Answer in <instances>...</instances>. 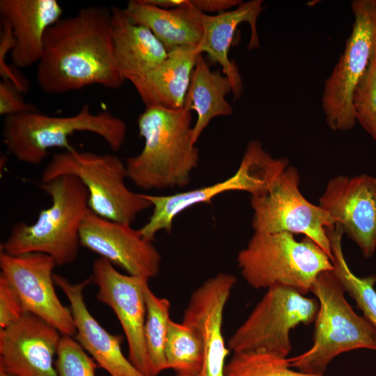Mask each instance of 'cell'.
Instances as JSON below:
<instances>
[{
  "label": "cell",
  "mask_w": 376,
  "mask_h": 376,
  "mask_svg": "<svg viewBox=\"0 0 376 376\" xmlns=\"http://www.w3.org/2000/svg\"><path fill=\"white\" fill-rule=\"evenodd\" d=\"M36 79L47 94H60L97 84L119 88L120 74L111 33V10L97 6L81 7L49 28L44 40Z\"/></svg>",
  "instance_id": "obj_1"
},
{
  "label": "cell",
  "mask_w": 376,
  "mask_h": 376,
  "mask_svg": "<svg viewBox=\"0 0 376 376\" xmlns=\"http://www.w3.org/2000/svg\"><path fill=\"white\" fill-rule=\"evenodd\" d=\"M191 118L185 107H146L137 119L144 146L139 154L126 159L127 178L144 190L187 186L199 161Z\"/></svg>",
  "instance_id": "obj_2"
},
{
  "label": "cell",
  "mask_w": 376,
  "mask_h": 376,
  "mask_svg": "<svg viewBox=\"0 0 376 376\" xmlns=\"http://www.w3.org/2000/svg\"><path fill=\"white\" fill-rule=\"evenodd\" d=\"M39 187L51 198V205L40 210L36 221L15 224L1 251L9 255L41 253L57 266L73 263L79 253V231L88 210V193L75 176L63 175Z\"/></svg>",
  "instance_id": "obj_3"
},
{
  "label": "cell",
  "mask_w": 376,
  "mask_h": 376,
  "mask_svg": "<svg viewBox=\"0 0 376 376\" xmlns=\"http://www.w3.org/2000/svg\"><path fill=\"white\" fill-rule=\"evenodd\" d=\"M79 132L97 134L113 151H118L125 141L127 125L111 112L94 113L85 104L69 116H52L38 111L6 116L2 139L8 154L19 162L38 165L53 148H73L69 138Z\"/></svg>",
  "instance_id": "obj_4"
},
{
  "label": "cell",
  "mask_w": 376,
  "mask_h": 376,
  "mask_svg": "<svg viewBox=\"0 0 376 376\" xmlns=\"http://www.w3.org/2000/svg\"><path fill=\"white\" fill-rule=\"evenodd\" d=\"M237 262L243 279L255 289L280 285L304 295L322 272L334 270L320 246L306 237L298 241L288 232L253 233Z\"/></svg>",
  "instance_id": "obj_5"
},
{
  "label": "cell",
  "mask_w": 376,
  "mask_h": 376,
  "mask_svg": "<svg viewBox=\"0 0 376 376\" xmlns=\"http://www.w3.org/2000/svg\"><path fill=\"white\" fill-rule=\"evenodd\" d=\"M311 292L319 302L313 343L307 351L288 358L291 368L324 375L331 361L342 353L358 349L376 351V329L353 310L334 270L322 272Z\"/></svg>",
  "instance_id": "obj_6"
},
{
  "label": "cell",
  "mask_w": 376,
  "mask_h": 376,
  "mask_svg": "<svg viewBox=\"0 0 376 376\" xmlns=\"http://www.w3.org/2000/svg\"><path fill=\"white\" fill-rule=\"evenodd\" d=\"M63 175L77 177L88 193V208L103 218L132 225L137 215L152 207L142 194L125 184V163L114 155H100L75 148L52 155L40 182Z\"/></svg>",
  "instance_id": "obj_7"
},
{
  "label": "cell",
  "mask_w": 376,
  "mask_h": 376,
  "mask_svg": "<svg viewBox=\"0 0 376 376\" xmlns=\"http://www.w3.org/2000/svg\"><path fill=\"white\" fill-rule=\"evenodd\" d=\"M289 166L284 157H273L258 141L248 143L236 172L224 181L170 195L142 194L152 207V214L139 231L147 240L153 242L161 230L170 233L174 219L180 213L197 204L230 191H244L251 196L264 194Z\"/></svg>",
  "instance_id": "obj_8"
},
{
  "label": "cell",
  "mask_w": 376,
  "mask_h": 376,
  "mask_svg": "<svg viewBox=\"0 0 376 376\" xmlns=\"http://www.w3.org/2000/svg\"><path fill=\"white\" fill-rule=\"evenodd\" d=\"M354 21L343 52L326 79L322 107L329 127L347 131L357 123L354 92L376 51V1L356 0L351 3Z\"/></svg>",
  "instance_id": "obj_9"
},
{
  "label": "cell",
  "mask_w": 376,
  "mask_h": 376,
  "mask_svg": "<svg viewBox=\"0 0 376 376\" xmlns=\"http://www.w3.org/2000/svg\"><path fill=\"white\" fill-rule=\"evenodd\" d=\"M318 309L317 299L290 287L272 286L230 337L228 348L233 352L257 351L287 357L292 350L291 330L315 322Z\"/></svg>",
  "instance_id": "obj_10"
},
{
  "label": "cell",
  "mask_w": 376,
  "mask_h": 376,
  "mask_svg": "<svg viewBox=\"0 0 376 376\" xmlns=\"http://www.w3.org/2000/svg\"><path fill=\"white\" fill-rule=\"evenodd\" d=\"M297 169L288 166L263 194L251 196L254 233L303 234L320 246L332 260L327 228L335 226L331 217L301 193Z\"/></svg>",
  "instance_id": "obj_11"
},
{
  "label": "cell",
  "mask_w": 376,
  "mask_h": 376,
  "mask_svg": "<svg viewBox=\"0 0 376 376\" xmlns=\"http://www.w3.org/2000/svg\"><path fill=\"white\" fill-rule=\"evenodd\" d=\"M56 266L54 259L44 253L0 252V274L18 296L24 312L44 320L62 335L72 336L76 328L71 311L63 305L54 288Z\"/></svg>",
  "instance_id": "obj_12"
},
{
  "label": "cell",
  "mask_w": 376,
  "mask_h": 376,
  "mask_svg": "<svg viewBox=\"0 0 376 376\" xmlns=\"http://www.w3.org/2000/svg\"><path fill=\"white\" fill-rule=\"evenodd\" d=\"M91 279L98 288L97 299L112 309L122 327L128 345L129 360L142 373L150 376L144 338L145 290L149 279L122 274L102 258L94 260Z\"/></svg>",
  "instance_id": "obj_13"
},
{
  "label": "cell",
  "mask_w": 376,
  "mask_h": 376,
  "mask_svg": "<svg viewBox=\"0 0 376 376\" xmlns=\"http://www.w3.org/2000/svg\"><path fill=\"white\" fill-rule=\"evenodd\" d=\"M79 242L127 274L150 279L159 273L162 256L139 229L100 217L89 208L81 225Z\"/></svg>",
  "instance_id": "obj_14"
},
{
  "label": "cell",
  "mask_w": 376,
  "mask_h": 376,
  "mask_svg": "<svg viewBox=\"0 0 376 376\" xmlns=\"http://www.w3.org/2000/svg\"><path fill=\"white\" fill-rule=\"evenodd\" d=\"M364 258L376 250V177L367 174L337 175L331 178L319 198V205Z\"/></svg>",
  "instance_id": "obj_15"
},
{
  "label": "cell",
  "mask_w": 376,
  "mask_h": 376,
  "mask_svg": "<svg viewBox=\"0 0 376 376\" xmlns=\"http://www.w3.org/2000/svg\"><path fill=\"white\" fill-rule=\"evenodd\" d=\"M236 277L219 272L208 278L191 293L182 322L200 334L203 361L196 376H224L226 358L230 351L222 331L224 309Z\"/></svg>",
  "instance_id": "obj_16"
},
{
  "label": "cell",
  "mask_w": 376,
  "mask_h": 376,
  "mask_svg": "<svg viewBox=\"0 0 376 376\" xmlns=\"http://www.w3.org/2000/svg\"><path fill=\"white\" fill-rule=\"evenodd\" d=\"M62 334L25 312L0 329V367L14 376H57L54 358Z\"/></svg>",
  "instance_id": "obj_17"
},
{
  "label": "cell",
  "mask_w": 376,
  "mask_h": 376,
  "mask_svg": "<svg viewBox=\"0 0 376 376\" xmlns=\"http://www.w3.org/2000/svg\"><path fill=\"white\" fill-rule=\"evenodd\" d=\"M54 281L68 299L76 328L75 339L99 367L111 376H146L123 353L122 336L108 332L88 311L83 291L91 282V277L72 283L64 276L54 274Z\"/></svg>",
  "instance_id": "obj_18"
},
{
  "label": "cell",
  "mask_w": 376,
  "mask_h": 376,
  "mask_svg": "<svg viewBox=\"0 0 376 376\" xmlns=\"http://www.w3.org/2000/svg\"><path fill=\"white\" fill-rule=\"evenodd\" d=\"M56 0H1V20L10 26L15 44L10 53L16 68H27L40 61L45 34L62 17Z\"/></svg>",
  "instance_id": "obj_19"
},
{
  "label": "cell",
  "mask_w": 376,
  "mask_h": 376,
  "mask_svg": "<svg viewBox=\"0 0 376 376\" xmlns=\"http://www.w3.org/2000/svg\"><path fill=\"white\" fill-rule=\"evenodd\" d=\"M263 2L262 0L242 2L232 10L203 15V33L197 48L201 54H207L212 63L221 66V71L231 84L235 99L241 97L244 86L237 65L229 58V49L237 26L244 22L249 24L251 30L248 49L260 47L256 23L263 10Z\"/></svg>",
  "instance_id": "obj_20"
},
{
  "label": "cell",
  "mask_w": 376,
  "mask_h": 376,
  "mask_svg": "<svg viewBox=\"0 0 376 376\" xmlns=\"http://www.w3.org/2000/svg\"><path fill=\"white\" fill-rule=\"evenodd\" d=\"M164 5L169 9L144 0L130 1L123 10L131 22L149 29L168 52L178 47H198L203 33L204 13L189 0H165Z\"/></svg>",
  "instance_id": "obj_21"
},
{
  "label": "cell",
  "mask_w": 376,
  "mask_h": 376,
  "mask_svg": "<svg viewBox=\"0 0 376 376\" xmlns=\"http://www.w3.org/2000/svg\"><path fill=\"white\" fill-rule=\"evenodd\" d=\"M200 54L197 47L182 46L168 52L155 68L130 81L146 107L179 109L184 107L191 77Z\"/></svg>",
  "instance_id": "obj_22"
},
{
  "label": "cell",
  "mask_w": 376,
  "mask_h": 376,
  "mask_svg": "<svg viewBox=\"0 0 376 376\" xmlns=\"http://www.w3.org/2000/svg\"><path fill=\"white\" fill-rule=\"evenodd\" d=\"M111 10V33L118 70L131 81L149 72L168 56L163 44L147 27L131 22L123 8Z\"/></svg>",
  "instance_id": "obj_23"
},
{
  "label": "cell",
  "mask_w": 376,
  "mask_h": 376,
  "mask_svg": "<svg viewBox=\"0 0 376 376\" xmlns=\"http://www.w3.org/2000/svg\"><path fill=\"white\" fill-rule=\"evenodd\" d=\"M230 93H232V86L228 77L220 70H212L200 54L184 105L196 113L197 118L192 130L194 143L214 118L233 113V107L226 99Z\"/></svg>",
  "instance_id": "obj_24"
},
{
  "label": "cell",
  "mask_w": 376,
  "mask_h": 376,
  "mask_svg": "<svg viewBox=\"0 0 376 376\" xmlns=\"http://www.w3.org/2000/svg\"><path fill=\"white\" fill-rule=\"evenodd\" d=\"M331 243L334 272L345 290L354 299L363 317L376 329V275L356 276L350 269L342 249L343 232L338 226L327 229Z\"/></svg>",
  "instance_id": "obj_25"
},
{
  "label": "cell",
  "mask_w": 376,
  "mask_h": 376,
  "mask_svg": "<svg viewBox=\"0 0 376 376\" xmlns=\"http://www.w3.org/2000/svg\"><path fill=\"white\" fill-rule=\"evenodd\" d=\"M164 354L167 369L176 376H196L203 361V347L199 333L193 327L171 320Z\"/></svg>",
  "instance_id": "obj_26"
},
{
  "label": "cell",
  "mask_w": 376,
  "mask_h": 376,
  "mask_svg": "<svg viewBox=\"0 0 376 376\" xmlns=\"http://www.w3.org/2000/svg\"><path fill=\"white\" fill-rule=\"evenodd\" d=\"M146 315L144 338L149 362L150 376H157L167 369L164 347L169 329L171 304L157 296L147 286L145 290Z\"/></svg>",
  "instance_id": "obj_27"
},
{
  "label": "cell",
  "mask_w": 376,
  "mask_h": 376,
  "mask_svg": "<svg viewBox=\"0 0 376 376\" xmlns=\"http://www.w3.org/2000/svg\"><path fill=\"white\" fill-rule=\"evenodd\" d=\"M224 376H326L312 375L291 368L288 358L264 352H233Z\"/></svg>",
  "instance_id": "obj_28"
},
{
  "label": "cell",
  "mask_w": 376,
  "mask_h": 376,
  "mask_svg": "<svg viewBox=\"0 0 376 376\" xmlns=\"http://www.w3.org/2000/svg\"><path fill=\"white\" fill-rule=\"evenodd\" d=\"M98 367L76 339L61 336L55 361L57 376H95Z\"/></svg>",
  "instance_id": "obj_29"
},
{
  "label": "cell",
  "mask_w": 376,
  "mask_h": 376,
  "mask_svg": "<svg viewBox=\"0 0 376 376\" xmlns=\"http://www.w3.org/2000/svg\"><path fill=\"white\" fill-rule=\"evenodd\" d=\"M356 120L376 141V51L354 95Z\"/></svg>",
  "instance_id": "obj_30"
},
{
  "label": "cell",
  "mask_w": 376,
  "mask_h": 376,
  "mask_svg": "<svg viewBox=\"0 0 376 376\" xmlns=\"http://www.w3.org/2000/svg\"><path fill=\"white\" fill-rule=\"evenodd\" d=\"M24 313L18 296L7 280L0 274V329L19 320Z\"/></svg>",
  "instance_id": "obj_31"
},
{
  "label": "cell",
  "mask_w": 376,
  "mask_h": 376,
  "mask_svg": "<svg viewBox=\"0 0 376 376\" xmlns=\"http://www.w3.org/2000/svg\"><path fill=\"white\" fill-rule=\"evenodd\" d=\"M18 89L10 81H0V114L10 116L13 115L38 111L37 107L26 102Z\"/></svg>",
  "instance_id": "obj_32"
},
{
  "label": "cell",
  "mask_w": 376,
  "mask_h": 376,
  "mask_svg": "<svg viewBox=\"0 0 376 376\" xmlns=\"http://www.w3.org/2000/svg\"><path fill=\"white\" fill-rule=\"evenodd\" d=\"M190 4L201 13H221L237 7L240 0H189Z\"/></svg>",
  "instance_id": "obj_33"
},
{
  "label": "cell",
  "mask_w": 376,
  "mask_h": 376,
  "mask_svg": "<svg viewBox=\"0 0 376 376\" xmlns=\"http://www.w3.org/2000/svg\"><path fill=\"white\" fill-rule=\"evenodd\" d=\"M0 376H14V375L8 373L2 368L0 367Z\"/></svg>",
  "instance_id": "obj_34"
},
{
  "label": "cell",
  "mask_w": 376,
  "mask_h": 376,
  "mask_svg": "<svg viewBox=\"0 0 376 376\" xmlns=\"http://www.w3.org/2000/svg\"><path fill=\"white\" fill-rule=\"evenodd\" d=\"M376 1V0H375Z\"/></svg>",
  "instance_id": "obj_35"
}]
</instances>
